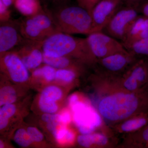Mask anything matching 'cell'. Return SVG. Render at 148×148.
<instances>
[{
	"instance_id": "3957f363",
	"label": "cell",
	"mask_w": 148,
	"mask_h": 148,
	"mask_svg": "<svg viewBox=\"0 0 148 148\" xmlns=\"http://www.w3.org/2000/svg\"><path fill=\"white\" fill-rule=\"evenodd\" d=\"M68 3L43 7L59 32L89 35L92 33L91 14L79 5Z\"/></svg>"
},
{
	"instance_id": "1f68e13d",
	"label": "cell",
	"mask_w": 148,
	"mask_h": 148,
	"mask_svg": "<svg viewBox=\"0 0 148 148\" xmlns=\"http://www.w3.org/2000/svg\"><path fill=\"white\" fill-rule=\"evenodd\" d=\"M59 121L61 124L66 125L70 123L71 121V115L68 110L63 111L59 114Z\"/></svg>"
},
{
	"instance_id": "4316f807",
	"label": "cell",
	"mask_w": 148,
	"mask_h": 148,
	"mask_svg": "<svg viewBox=\"0 0 148 148\" xmlns=\"http://www.w3.org/2000/svg\"><path fill=\"white\" fill-rule=\"evenodd\" d=\"M41 73L40 77H43L47 81H52L56 77V71L55 68L49 65H46L40 68Z\"/></svg>"
},
{
	"instance_id": "8992f818",
	"label": "cell",
	"mask_w": 148,
	"mask_h": 148,
	"mask_svg": "<svg viewBox=\"0 0 148 148\" xmlns=\"http://www.w3.org/2000/svg\"><path fill=\"white\" fill-rule=\"evenodd\" d=\"M139 58L127 50L122 51L97 59L93 69L103 73L121 76L127 71Z\"/></svg>"
},
{
	"instance_id": "f1b7e54d",
	"label": "cell",
	"mask_w": 148,
	"mask_h": 148,
	"mask_svg": "<svg viewBox=\"0 0 148 148\" xmlns=\"http://www.w3.org/2000/svg\"><path fill=\"white\" fill-rule=\"evenodd\" d=\"M11 19V11L9 8L0 1V22L8 21Z\"/></svg>"
},
{
	"instance_id": "4fadbf2b",
	"label": "cell",
	"mask_w": 148,
	"mask_h": 148,
	"mask_svg": "<svg viewBox=\"0 0 148 148\" xmlns=\"http://www.w3.org/2000/svg\"><path fill=\"white\" fill-rule=\"evenodd\" d=\"M2 68L12 79L16 82L27 81L29 78L28 69L14 51H8L1 54Z\"/></svg>"
},
{
	"instance_id": "30bf717a",
	"label": "cell",
	"mask_w": 148,
	"mask_h": 148,
	"mask_svg": "<svg viewBox=\"0 0 148 148\" xmlns=\"http://www.w3.org/2000/svg\"><path fill=\"white\" fill-rule=\"evenodd\" d=\"M27 39L22 36L19 19L0 22V53L13 50L24 43Z\"/></svg>"
},
{
	"instance_id": "ba28073f",
	"label": "cell",
	"mask_w": 148,
	"mask_h": 148,
	"mask_svg": "<svg viewBox=\"0 0 148 148\" xmlns=\"http://www.w3.org/2000/svg\"><path fill=\"white\" fill-rule=\"evenodd\" d=\"M121 84L131 92L143 88L148 81V57H140L120 77Z\"/></svg>"
},
{
	"instance_id": "ac0fdd59",
	"label": "cell",
	"mask_w": 148,
	"mask_h": 148,
	"mask_svg": "<svg viewBox=\"0 0 148 148\" xmlns=\"http://www.w3.org/2000/svg\"><path fill=\"white\" fill-rule=\"evenodd\" d=\"M13 5L24 16L34 15L44 10L40 0H14Z\"/></svg>"
},
{
	"instance_id": "74e56055",
	"label": "cell",
	"mask_w": 148,
	"mask_h": 148,
	"mask_svg": "<svg viewBox=\"0 0 148 148\" xmlns=\"http://www.w3.org/2000/svg\"><path fill=\"white\" fill-rule=\"evenodd\" d=\"M0 147L1 148H3L4 147V144L2 142H1H1H0Z\"/></svg>"
},
{
	"instance_id": "8d00e7d4",
	"label": "cell",
	"mask_w": 148,
	"mask_h": 148,
	"mask_svg": "<svg viewBox=\"0 0 148 148\" xmlns=\"http://www.w3.org/2000/svg\"><path fill=\"white\" fill-rule=\"evenodd\" d=\"M143 88H144L148 92V81L147 83V84H146L145 86Z\"/></svg>"
},
{
	"instance_id": "7a4b0ae2",
	"label": "cell",
	"mask_w": 148,
	"mask_h": 148,
	"mask_svg": "<svg viewBox=\"0 0 148 148\" xmlns=\"http://www.w3.org/2000/svg\"><path fill=\"white\" fill-rule=\"evenodd\" d=\"M44 55L51 57L66 56L75 58L93 68L97 59L92 53L87 38H76L58 32L44 42Z\"/></svg>"
},
{
	"instance_id": "277c9868",
	"label": "cell",
	"mask_w": 148,
	"mask_h": 148,
	"mask_svg": "<svg viewBox=\"0 0 148 148\" xmlns=\"http://www.w3.org/2000/svg\"><path fill=\"white\" fill-rule=\"evenodd\" d=\"M18 19L21 34L27 39L44 42L59 32L44 9L34 15Z\"/></svg>"
},
{
	"instance_id": "2e32d148",
	"label": "cell",
	"mask_w": 148,
	"mask_h": 148,
	"mask_svg": "<svg viewBox=\"0 0 148 148\" xmlns=\"http://www.w3.org/2000/svg\"><path fill=\"white\" fill-rule=\"evenodd\" d=\"M118 148H148V123L140 130L122 135Z\"/></svg>"
},
{
	"instance_id": "83f0119b",
	"label": "cell",
	"mask_w": 148,
	"mask_h": 148,
	"mask_svg": "<svg viewBox=\"0 0 148 148\" xmlns=\"http://www.w3.org/2000/svg\"><path fill=\"white\" fill-rule=\"evenodd\" d=\"M101 1V0H76L78 5L87 10L90 14L92 9Z\"/></svg>"
},
{
	"instance_id": "d4e9b609",
	"label": "cell",
	"mask_w": 148,
	"mask_h": 148,
	"mask_svg": "<svg viewBox=\"0 0 148 148\" xmlns=\"http://www.w3.org/2000/svg\"><path fill=\"white\" fill-rule=\"evenodd\" d=\"M77 72L66 69H58L56 71V79L67 83L72 82L75 79L77 75Z\"/></svg>"
},
{
	"instance_id": "603a6c76",
	"label": "cell",
	"mask_w": 148,
	"mask_h": 148,
	"mask_svg": "<svg viewBox=\"0 0 148 148\" xmlns=\"http://www.w3.org/2000/svg\"><path fill=\"white\" fill-rule=\"evenodd\" d=\"M39 105L42 112L48 114H53L58 110V106L56 101L41 95Z\"/></svg>"
},
{
	"instance_id": "52a82bcc",
	"label": "cell",
	"mask_w": 148,
	"mask_h": 148,
	"mask_svg": "<svg viewBox=\"0 0 148 148\" xmlns=\"http://www.w3.org/2000/svg\"><path fill=\"white\" fill-rule=\"evenodd\" d=\"M86 38L97 59L127 51L121 42L102 32L91 33L88 35Z\"/></svg>"
},
{
	"instance_id": "6da1fadb",
	"label": "cell",
	"mask_w": 148,
	"mask_h": 148,
	"mask_svg": "<svg viewBox=\"0 0 148 148\" xmlns=\"http://www.w3.org/2000/svg\"><path fill=\"white\" fill-rule=\"evenodd\" d=\"M91 78L95 91L93 103L105 124L112 127L128 118L148 112V92H135L122 86L120 77L94 70Z\"/></svg>"
},
{
	"instance_id": "836d02e7",
	"label": "cell",
	"mask_w": 148,
	"mask_h": 148,
	"mask_svg": "<svg viewBox=\"0 0 148 148\" xmlns=\"http://www.w3.org/2000/svg\"><path fill=\"white\" fill-rule=\"evenodd\" d=\"M42 118L43 121L46 122L47 123L56 121L60 122L59 121V115L58 114L47 113L44 114Z\"/></svg>"
},
{
	"instance_id": "d590c367",
	"label": "cell",
	"mask_w": 148,
	"mask_h": 148,
	"mask_svg": "<svg viewBox=\"0 0 148 148\" xmlns=\"http://www.w3.org/2000/svg\"><path fill=\"white\" fill-rule=\"evenodd\" d=\"M77 100V96L76 95H73L70 97L69 99V104L70 106L73 105L74 103L76 102Z\"/></svg>"
},
{
	"instance_id": "e0dca14e",
	"label": "cell",
	"mask_w": 148,
	"mask_h": 148,
	"mask_svg": "<svg viewBox=\"0 0 148 148\" xmlns=\"http://www.w3.org/2000/svg\"><path fill=\"white\" fill-rule=\"evenodd\" d=\"M43 61L55 69H69L77 73L82 72L85 67L84 64L79 60L66 56L51 57L43 54Z\"/></svg>"
},
{
	"instance_id": "d6986e66",
	"label": "cell",
	"mask_w": 148,
	"mask_h": 148,
	"mask_svg": "<svg viewBox=\"0 0 148 148\" xmlns=\"http://www.w3.org/2000/svg\"><path fill=\"white\" fill-rule=\"evenodd\" d=\"M53 134L58 143L61 144H71L75 140V133L64 125L58 127Z\"/></svg>"
},
{
	"instance_id": "cb8c5ba5",
	"label": "cell",
	"mask_w": 148,
	"mask_h": 148,
	"mask_svg": "<svg viewBox=\"0 0 148 148\" xmlns=\"http://www.w3.org/2000/svg\"><path fill=\"white\" fill-rule=\"evenodd\" d=\"M14 140L18 145L24 147H28L33 142L27 130L23 128L18 130L15 132Z\"/></svg>"
},
{
	"instance_id": "9a60e30c",
	"label": "cell",
	"mask_w": 148,
	"mask_h": 148,
	"mask_svg": "<svg viewBox=\"0 0 148 148\" xmlns=\"http://www.w3.org/2000/svg\"><path fill=\"white\" fill-rule=\"evenodd\" d=\"M148 36V17L140 14L121 43L127 50L135 43Z\"/></svg>"
},
{
	"instance_id": "9c48e42d",
	"label": "cell",
	"mask_w": 148,
	"mask_h": 148,
	"mask_svg": "<svg viewBox=\"0 0 148 148\" xmlns=\"http://www.w3.org/2000/svg\"><path fill=\"white\" fill-rule=\"evenodd\" d=\"M120 140L111 127L104 124L101 131L82 133L77 138V142L84 148H117Z\"/></svg>"
},
{
	"instance_id": "44dd1931",
	"label": "cell",
	"mask_w": 148,
	"mask_h": 148,
	"mask_svg": "<svg viewBox=\"0 0 148 148\" xmlns=\"http://www.w3.org/2000/svg\"><path fill=\"white\" fill-rule=\"evenodd\" d=\"M16 112L15 106L12 104L4 105L0 110V129L5 128L8 123V120L13 116Z\"/></svg>"
},
{
	"instance_id": "5bb4252c",
	"label": "cell",
	"mask_w": 148,
	"mask_h": 148,
	"mask_svg": "<svg viewBox=\"0 0 148 148\" xmlns=\"http://www.w3.org/2000/svg\"><path fill=\"white\" fill-rule=\"evenodd\" d=\"M148 123V112L135 115L110 127L118 136L136 132Z\"/></svg>"
},
{
	"instance_id": "d6a6232c",
	"label": "cell",
	"mask_w": 148,
	"mask_h": 148,
	"mask_svg": "<svg viewBox=\"0 0 148 148\" xmlns=\"http://www.w3.org/2000/svg\"><path fill=\"white\" fill-rule=\"evenodd\" d=\"M147 0H122L123 5L127 6L137 8Z\"/></svg>"
},
{
	"instance_id": "5b68a950",
	"label": "cell",
	"mask_w": 148,
	"mask_h": 148,
	"mask_svg": "<svg viewBox=\"0 0 148 148\" xmlns=\"http://www.w3.org/2000/svg\"><path fill=\"white\" fill-rule=\"evenodd\" d=\"M140 14L136 8L123 5L102 32L122 42Z\"/></svg>"
},
{
	"instance_id": "f546056e",
	"label": "cell",
	"mask_w": 148,
	"mask_h": 148,
	"mask_svg": "<svg viewBox=\"0 0 148 148\" xmlns=\"http://www.w3.org/2000/svg\"><path fill=\"white\" fill-rule=\"evenodd\" d=\"M27 131L33 142H40L43 139L42 134L34 127H28Z\"/></svg>"
},
{
	"instance_id": "e575fe53",
	"label": "cell",
	"mask_w": 148,
	"mask_h": 148,
	"mask_svg": "<svg viewBox=\"0 0 148 148\" xmlns=\"http://www.w3.org/2000/svg\"><path fill=\"white\" fill-rule=\"evenodd\" d=\"M13 1L14 0H0V1H1L8 8L13 4Z\"/></svg>"
},
{
	"instance_id": "7402d4cb",
	"label": "cell",
	"mask_w": 148,
	"mask_h": 148,
	"mask_svg": "<svg viewBox=\"0 0 148 148\" xmlns=\"http://www.w3.org/2000/svg\"><path fill=\"white\" fill-rule=\"evenodd\" d=\"M16 92L13 88L10 86H5L0 91L1 106L12 104L16 101Z\"/></svg>"
},
{
	"instance_id": "ffe728a7",
	"label": "cell",
	"mask_w": 148,
	"mask_h": 148,
	"mask_svg": "<svg viewBox=\"0 0 148 148\" xmlns=\"http://www.w3.org/2000/svg\"><path fill=\"white\" fill-rule=\"evenodd\" d=\"M127 51L138 57H148V36L135 43Z\"/></svg>"
},
{
	"instance_id": "7c38bea8",
	"label": "cell",
	"mask_w": 148,
	"mask_h": 148,
	"mask_svg": "<svg viewBox=\"0 0 148 148\" xmlns=\"http://www.w3.org/2000/svg\"><path fill=\"white\" fill-rule=\"evenodd\" d=\"M44 42L27 39L12 51L18 56L28 69H36L43 60Z\"/></svg>"
},
{
	"instance_id": "4dcf8cb0",
	"label": "cell",
	"mask_w": 148,
	"mask_h": 148,
	"mask_svg": "<svg viewBox=\"0 0 148 148\" xmlns=\"http://www.w3.org/2000/svg\"><path fill=\"white\" fill-rule=\"evenodd\" d=\"M71 0H40L43 7H50L68 3Z\"/></svg>"
},
{
	"instance_id": "8fae6325",
	"label": "cell",
	"mask_w": 148,
	"mask_h": 148,
	"mask_svg": "<svg viewBox=\"0 0 148 148\" xmlns=\"http://www.w3.org/2000/svg\"><path fill=\"white\" fill-rule=\"evenodd\" d=\"M122 5V0H101L99 2L91 11L92 33L102 32Z\"/></svg>"
},
{
	"instance_id": "484cf974",
	"label": "cell",
	"mask_w": 148,
	"mask_h": 148,
	"mask_svg": "<svg viewBox=\"0 0 148 148\" xmlns=\"http://www.w3.org/2000/svg\"><path fill=\"white\" fill-rule=\"evenodd\" d=\"M41 95L56 101L62 97V91L59 88L55 86H49L43 90Z\"/></svg>"
}]
</instances>
